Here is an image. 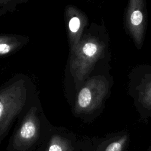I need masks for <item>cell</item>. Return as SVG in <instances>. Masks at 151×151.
I'll return each instance as SVG.
<instances>
[{
    "label": "cell",
    "instance_id": "cell-4",
    "mask_svg": "<svg viewBox=\"0 0 151 151\" xmlns=\"http://www.w3.org/2000/svg\"><path fill=\"white\" fill-rule=\"evenodd\" d=\"M39 126L37 118L35 115V109L30 110L17 133L15 137L14 143L17 146H27L31 144L38 133Z\"/></svg>",
    "mask_w": 151,
    "mask_h": 151
},
{
    "label": "cell",
    "instance_id": "cell-7",
    "mask_svg": "<svg viewBox=\"0 0 151 151\" xmlns=\"http://www.w3.org/2000/svg\"><path fill=\"white\" fill-rule=\"evenodd\" d=\"M126 139V137H122L119 140L112 142L107 147L105 151H122Z\"/></svg>",
    "mask_w": 151,
    "mask_h": 151
},
{
    "label": "cell",
    "instance_id": "cell-8",
    "mask_svg": "<svg viewBox=\"0 0 151 151\" xmlns=\"http://www.w3.org/2000/svg\"><path fill=\"white\" fill-rule=\"evenodd\" d=\"M69 28L70 31L73 32H77L80 26V21L78 18L77 17H73L72 18L68 24Z\"/></svg>",
    "mask_w": 151,
    "mask_h": 151
},
{
    "label": "cell",
    "instance_id": "cell-2",
    "mask_svg": "<svg viewBox=\"0 0 151 151\" xmlns=\"http://www.w3.org/2000/svg\"><path fill=\"white\" fill-rule=\"evenodd\" d=\"M24 103L25 98L19 90L9 91L0 96V136L20 113Z\"/></svg>",
    "mask_w": 151,
    "mask_h": 151
},
{
    "label": "cell",
    "instance_id": "cell-6",
    "mask_svg": "<svg viewBox=\"0 0 151 151\" xmlns=\"http://www.w3.org/2000/svg\"><path fill=\"white\" fill-rule=\"evenodd\" d=\"M142 101L147 106H151V80L144 88L142 94Z\"/></svg>",
    "mask_w": 151,
    "mask_h": 151
},
{
    "label": "cell",
    "instance_id": "cell-9",
    "mask_svg": "<svg viewBox=\"0 0 151 151\" xmlns=\"http://www.w3.org/2000/svg\"><path fill=\"white\" fill-rule=\"evenodd\" d=\"M11 47L6 44H0V54H4L10 51Z\"/></svg>",
    "mask_w": 151,
    "mask_h": 151
},
{
    "label": "cell",
    "instance_id": "cell-5",
    "mask_svg": "<svg viewBox=\"0 0 151 151\" xmlns=\"http://www.w3.org/2000/svg\"><path fill=\"white\" fill-rule=\"evenodd\" d=\"M48 151H68V146L60 137H55L52 139Z\"/></svg>",
    "mask_w": 151,
    "mask_h": 151
},
{
    "label": "cell",
    "instance_id": "cell-1",
    "mask_svg": "<svg viewBox=\"0 0 151 151\" xmlns=\"http://www.w3.org/2000/svg\"><path fill=\"white\" fill-rule=\"evenodd\" d=\"M145 2V0H129L126 15L127 28L139 48L142 46L146 30Z\"/></svg>",
    "mask_w": 151,
    "mask_h": 151
},
{
    "label": "cell",
    "instance_id": "cell-3",
    "mask_svg": "<svg viewBox=\"0 0 151 151\" xmlns=\"http://www.w3.org/2000/svg\"><path fill=\"white\" fill-rule=\"evenodd\" d=\"M107 91V83L100 79L93 81L80 91L76 106L77 113H88L101 103Z\"/></svg>",
    "mask_w": 151,
    "mask_h": 151
}]
</instances>
